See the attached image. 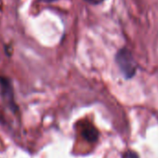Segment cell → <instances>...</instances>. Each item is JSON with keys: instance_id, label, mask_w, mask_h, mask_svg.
<instances>
[{"instance_id": "obj_4", "label": "cell", "mask_w": 158, "mask_h": 158, "mask_svg": "<svg viewBox=\"0 0 158 158\" xmlns=\"http://www.w3.org/2000/svg\"><path fill=\"white\" fill-rule=\"evenodd\" d=\"M87 2L90 3V4H94V5H97V4H100L102 3V1H104V0H86Z\"/></svg>"}, {"instance_id": "obj_2", "label": "cell", "mask_w": 158, "mask_h": 158, "mask_svg": "<svg viewBox=\"0 0 158 158\" xmlns=\"http://www.w3.org/2000/svg\"><path fill=\"white\" fill-rule=\"evenodd\" d=\"M82 136L89 142H96L99 138L98 129L89 123H87L82 127Z\"/></svg>"}, {"instance_id": "obj_1", "label": "cell", "mask_w": 158, "mask_h": 158, "mask_svg": "<svg viewBox=\"0 0 158 158\" xmlns=\"http://www.w3.org/2000/svg\"><path fill=\"white\" fill-rule=\"evenodd\" d=\"M115 62L125 78L130 79L135 76L138 70V65L132 53L127 48H123L118 50L115 55Z\"/></svg>"}, {"instance_id": "obj_5", "label": "cell", "mask_w": 158, "mask_h": 158, "mask_svg": "<svg viewBox=\"0 0 158 158\" xmlns=\"http://www.w3.org/2000/svg\"><path fill=\"white\" fill-rule=\"evenodd\" d=\"M42 1H44V2H53V1H55V0H42Z\"/></svg>"}, {"instance_id": "obj_3", "label": "cell", "mask_w": 158, "mask_h": 158, "mask_svg": "<svg viewBox=\"0 0 158 158\" xmlns=\"http://www.w3.org/2000/svg\"><path fill=\"white\" fill-rule=\"evenodd\" d=\"M124 158H139V156L135 152H132V151H128L127 152H125V155H124Z\"/></svg>"}]
</instances>
